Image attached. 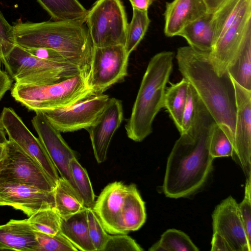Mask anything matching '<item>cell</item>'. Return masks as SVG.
<instances>
[{
	"label": "cell",
	"instance_id": "74e56055",
	"mask_svg": "<svg viewBox=\"0 0 251 251\" xmlns=\"http://www.w3.org/2000/svg\"><path fill=\"white\" fill-rule=\"evenodd\" d=\"M251 179H246L245 196L238 203L240 217L243 222L248 239L251 243Z\"/></svg>",
	"mask_w": 251,
	"mask_h": 251
},
{
	"label": "cell",
	"instance_id": "8d00e7d4",
	"mask_svg": "<svg viewBox=\"0 0 251 251\" xmlns=\"http://www.w3.org/2000/svg\"><path fill=\"white\" fill-rule=\"evenodd\" d=\"M14 26L6 20L0 11V58L5 57L16 45Z\"/></svg>",
	"mask_w": 251,
	"mask_h": 251
},
{
	"label": "cell",
	"instance_id": "52a82bcc",
	"mask_svg": "<svg viewBox=\"0 0 251 251\" xmlns=\"http://www.w3.org/2000/svg\"><path fill=\"white\" fill-rule=\"evenodd\" d=\"M86 24L94 47L126 43L128 26L120 0H98L88 10Z\"/></svg>",
	"mask_w": 251,
	"mask_h": 251
},
{
	"label": "cell",
	"instance_id": "83f0119b",
	"mask_svg": "<svg viewBox=\"0 0 251 251\" xmlns=\"http://www.w3.org/2000/svg\"><path fill=\"white\" fill-rule=\"evenodd\" d=\"M150 251H199L189 236L176 229H169L149 249Z\"/></svg>",
	"mask_w": 251,
	"mask_h": 251
},
{
	"label": "cell",
	"instance_id": "8fae6325",
	"mask_svg": "<svg viewBox=\"0 0 251 251\" xmlns=\"http://www.w3.org/2000/svg\"><path fill=\"white\" fill-rule=\"evenodd\" d=\"M251 34V0H248L237 18L221 32L210 52L211 62L218 75L227 71Z\"/></svg>",
	"mask_w": 251,
	"mask_h": 251
},
{
	"label": "cell",
	"instance_id": "d4e9b609",
	"mask_svg": "<svg viewBox=\"0 0 251 251\" xmlns=\"http://www.w3.org/2000/svg\"><path fill=\"white\" fill-rule=\"evenodd\" d=\"M189 86V82L183 77L178 82L166 87L164 95L163 108L167 110L179 133Z\"/></svg>",
	"mask_w": 251,
	"mask_h": 251
},
{
	"label": "cell",
	"instance_id": "f546056e",
	"mask_svg": "<svg viewBox=\"0 0 251 251\" xmlns=\"http://www.w3.org/2000/svg\"><path fill=\"white\" fill-rule=\"evenodd\" d=\"M150 23L148 10L133 8L131 21L128 24L125 48L130 55L145 36Z\"/></svg>",
	"mask_w": 251,
	"mask_h": 251
},
{
	"label": "cell",
	"instance_id": "277c9868",
	"mask_svg": "<svg viewBox=\"0 0 251 251\" xmlns=\"http://www.w3.org/2000/svg\"><path fill=\"white\" fill-rule=\"evenodd\" d=\"M174 53L163 51L150 59L143 76L125 129L127 137L140 142L152 131L153 120L163 108L166 85L173 71Z\"/></svg>",
	"mask_w": 251,
	"mask_h": 251
},
{
	"label": "cell",
	"instance_id": "ac0fdd59",
	"mask_svg": "<svg viewBox=\"0 0 251 251\" xmlns=\"http://www.w3.org/2000/svg\"><path fill=\"white\" fill-rule=\"evenodd\" d=\"M131 187L122 181L106 185L95 201L92 208L106 231L111 234H120V215L125 198Z\"/></svg>",
	"mask_w": 251,
	"mask_h": 251
},
{
	"label": "cell",
	"instance_id": "e0dca14e",
	"mask_svg": "<svg viewBox=\"0 0 251 251\" xmlns=\"http://www.w3.org/2000/svg\"><path fill=\"white\" fill-rule=\"evenodd\" d=\"M123 119L122 101L114 98H110L98 120L86 129L89 132L94 154L98 163L106 160L112 138Z\"/></svg>",
	"mask_w": 251,
	"mask_h": 251
},
{
	"label": "cell",
	"instance_id": "5bb4252c",
	"mask_svg": "<svg viewBox=\"0 0 251 251\" xmlns=\"http://www.w3.org/2000/svg\"><path fill=\"white\" fill-rule=\"evenodd\" d=\"M212 218L213 233L225 239L231 251H251V243L240 217L238 203L232 197L229 196L216 206Z\"/></svg>",
	"mask_w": 251,
	"mask_h": 251
},
{
	"label": "cell",
	"instance_id": "7402d4cb",
	"mask_svg": "<svg viewBox=\"0 0 251 251\" xmlns=\"http://www.w3.org/2000/svg\"><path fill=\"white\" fill-rule=\"evenodd\" d=\"M146 216L145 202L136 186L131 184L121 210L120 234H127L130 231L138 230L145 223Z\"/></svg>",
	"mask_w": 251,
	"mask_h": 251
},
{
	"label": "cell",
	"instance_id": "bcb514c9",
	"mask_svg": "<svg viewBox=\"0 0 251 251\" xmlns=\"http://www.w3.org/2000/svg\"><path fill=\"white\" fill-rule=\"evenodd\" d=\"M1 64H2V61L0 58V69H1Z\"/></svg>",
	"mask_w": 251,
	"mask_h": 251
},
{
	"label": "cell",
	"instance_id": "60d3db41",
	"mask_svg": "<svg viewBox=\"0 0 251 251\" xmlns=\"http://www.w3.org/2000/svg\"><path fill=\"white\" fill-rule=\"evenodd\" d=\"M12 85L11 77L7 73L0 69V100Z\"/></svg>",
	"mask_w": 251,
	"mask_h": 251
},
{
	"label": "cell",
	"instance_id": "f6af8a7d",
	"mask_svg": "<svg viewBox=\"0 0 251 251\" xmlns=\"http://www.w3.org/2000/svg\"><path fill=\"white\" fill-rule=\"evenodd\" d=\"M5 150V145H0V160L3 157Z\"/></svg>",
	"mask_w": 251,
	"mask_h": 251
},
{
	"label": "cell",
	"instance_id": "cb8c5ba5",
	"mask_svg": "<svg viewBox=\"0 0 251 251\" xmlns=\"http://www.w3.org/2000/svg\"><path fill=\"white\" fill-rule=\"evenodd\" d=\"M54 208L62 219L69 217L83 210V202L72 185L60 177L53 190Z\"/></svg>",
	"mask_w": 251,
	"mask_h": 251
},
{
	"label": "cell",
	"instance_id": "44dd1931",
	"mask_svg": "<svg viewBox=\"0 0 251 251\" xmlns=\"http://www.w3.org/2000/svg\"><path fill=\"white\" fill-rule=\"evenodd\" d=\"M196 50L210 52L215 44L214 14L207 12L186 25L177 35Z\"/></svg>",
	"mask_w": 251,
	"mask_h": 251
},
{
	"label": "cell",
	"instance_id": "d590c367",
	"mask_svg": "<svg viewBox=\"0 0 251 251\" xmlns=\"http://www.w3.org/2000/svg\"><path fill=\"white\" fill-rule=\"evenodd\" d=\"M143 251V249L127 234L109 235L102 251Z\"/></svg>",
	"mask_w": 251,
	"mask_h": 251
},
{
	"label": "cell",
	"instance_id": "4dcf8cb0",
	"mask_svg": "<svg viewBox=\"0 0 251 251\" xmlns=\"http://www.w3.org/2000/svg\"><path fill=\"white\" fill-rule=\"evenodd\" d=\"M61 220L54 207L39 210L26 219L35 231L51 235L61 233Z\"/></svg>",
	"mask_w": 251,
	"mask_h": 251
},
{
	"label": "cell",
	"instance_id": "6da1fadb",
	"mask_svg": "<svg viewBox=\"0 0 251 251\" xmlns=\"http://www.w3.org/2000/svg\"><path fill=\"white\" fill-rule=\"evenodd\" d=\"M214 123L206 110L175 142L168 157L162 185L167 197H189L207 183L213 170L214 158L209 153V141Z\"/></svg>",
	"mask_w": 251,
	"mask_h": 251
},
{
	"label": "cell",
	"instance_id": "836d02e7",
	"mask_svg": "<svg viewBox=\"0 0 251 251\" xmlns=\"http://www.w3.org/2000/svg\"><path fill=\"white\" fill-rule=\"evenodd\" d=\"M37 251H77V249L61 233L55 235L35 231Z\"/></svg>",
	"mask_w": 251,
	"mask_h": 251
},
{
	"label": "cell",
	"instance_id": "d6a6232c",
	"mask_svg": "<svg viewBox=\"0 0 251 251\" xmlns=\"http://www.w3.org/2000/svg\"><path fill=\"white\" fill-rule=\"evenodd\" d=\"M209 153L214 159L233 156V146L223 130L215 122L212 126L209 141Z\"/></svg>",
	"mask_w": 251,
	"mask_h": 251
},
{
	"label": "cell",
	"instance_id": "ee69618b",
	"mask_svg": "<svg viewBox=\"0 0 251 251\" xmlns=\"http://www.w3.org/2000/svg\"><path fill=\"white\" fill-rule=\"evenodd\" d=\"M6 132L4 128L0 121V145H5L8 140L6 138Z\"/></svg>",
	"mask_w": 251,
	"mask_h": 251
},
{
	"label": "cell",
	"instance_id": "f35d334b",
	"mask_svg": "<svg viewBox=\"0 0 251 251\" xmlns=\"http://www.w3.org/2000/svg\"><path fill=\"white\" fill-rule=\"evenodd\" d=\"M25 49L31 54L41 59L54 62L72 63L61 53L52 49L43 48Z\"/></svg>",
	"mask_w": 251,
	"mask_h": 251
},
{
	"label": "cell",
	"instance_id": "7bdbcfd3",
	"mask_svg": "<svg viewBox=\"0 0 251 251\" xmlns=\"http://www.w3.org/2000/svg\"><path fill=\"white\" fill-rule=\"evenodd\" d=\"M133 8L148 10L154 0H129Z\"/></svg>",
	"mask_w": 251,
	"mask_h": 251
},
{
	"label": "cell",
	"instance_id": "b9f144b4",
	"mask_svg": "<svg viewBox=\"0 0 251 251\" xmlns=\"http://www.w3.org/2000/svg\"><path fill=\"white\" fill-rule=\"evenodd\" d=\"M206 7L208 13L214 14L226 0H202Z\"/></svg>",
	"mask_w": 251,
	"mask_h": 251
},
{
	"label": "cell",
	"instance_id": "f1b7e54d",
	"mask_svg": "<svg viewBox=\"0 0 251 251\" xmlns=\"http://www.w3.org/2000/svg\"><path fill=\"white\" fill-rule=\"evenodd\" d=\"M69 168L76 191L85 207L92 208L95 202V195L86 169L80 165L76 157L70 160Z\"/></svg>",
	"mask_w": 251,
	"mask_h": 251
},
{
	"label": "cell",
	"instance_id": "7a4b0ae2",
	"mask_svg": "<svg viewBox=\"0 0 251 251\" xmlns=\"http://www.w3.org/2000/svg\"><path fill=\"white\" fill-rule=\"evenodd\" d=\"M209 54L188 46L179 48L176 58L183 77L195 89L234 148L237 112L234 86L228 71L222 76L217 75Z\"/></svg>",
	"mask_w": 251,
	"mask_h": 251
},
{
	"label": "cell",
	"instance_id": "4fadbf2b",
	"mask_svg": "<svg viewBox=\"0 0 251 251\" xmlns=\"http://www.w3.org/2000/svg\"><path fill=\"white\" fill-rule=\"evenodd\" d=\"M35 112L36 114L31 123L39 139L60 177L67 181L77 192L69 168L70 160L77 158L75 152L69 146L61 132L49 122L42 112Z\"/></svg>",
	"mask_w": 251,
	"mask_h": 251
},
{
	"label": "cell",
	"instance_id": "8992f818",
	"mask_svg": "<svg viewBox=\"0 0 251 251\" xmlns=\"http://www.w3.org/2000/svg\"><path fill=\"white\" fill-rule=\"evenodd\" d=\"M1 61L8 75L19 84L49 85L81 74L90 75L75 64L39 58L18 45Z\"/></svg>",
	"mask_w": 251,
	"mask_h": 251
},
{
	"label": "cell",
	"instance_id": "5b68a950",
	"mask_svg": "<svg viewBox=\"0 0 251 251\" xmlns=\"http://www.w3.org/2000/svg\"><path fill=\"white\" fill-rule=\"evenodd\" d=\"M90 76L79 74L64 81L49 85L15 83L11 94L14 100L29 110L65 108L94 95Z\"/></svg>",
	"mask_w": 251,
	"mask_h": 251
},
{
	"label": "cell",
	"instance_id": "ab89813d",
	"mask_svg": "<svg viewBox=\"0 0 251 251\" xmlns=\"http://www.w3.org/2000/svg\"><path fill=\"white\" fill-rule=\"evenodd\" d=\"M211 244V251H231L227 242L217 233H213Z\"/></svg>",
	"mask_w": 251,
	"mask_h": 251
},
{
	"label": "cell",
	"instance_id": "9c48e42d",
	"mask_svg": "<svg viewBox=\"0 0 251 251\" xmlns=\"http://www.w3.org/2000/svg\"><path fill=\"white\" fill-rule=\"evenodd\" d=\"M129 56L124 45L94 47L89 83L96 95L124 80L128 75Z\"/></svg>",
	"mask_w": 251,
	"mask_h": 251
},
{
	"label": "cell",
	"instance_id": "7c38bea8",
	"mask_svg": "<svg viewBox=\"0 0 251 251\" xmlns=\"http://www.w3.org/2000/svg\"><path fill=\"white\" fill-rule=\"evenodd\" d=\"M9 140L34 159L55 184L60 176L42 143L28 129L22 119L10 107H4L0 116Z\"/></svg>",
	"mask_w": 251,
	"mask_h": 251
},
{
	"label": "cell",
	"instance_id": "4316f807",
	"mask_svg": "<svg viewBox=\"0 0 251 251\" xmlns=\"http://www.w3.org/2000/svg\"><path fill=\"white\" fill-rule=\"evenodd\" d=\"M227 71L237 83L251 91V34L247 37Z\"/></svg>",
	"mask_w": 251,
	"mask_h": 251
},
{
	"label": "cell",
	"instance_id": "3957f363",
	"mask_svg": "<svg viewBox=\"0 0 251 251\" xmlns=\"http://www.w3.org/2000/svg\"><path fill=\"white\" fill-rule=\"evenodd\" d=\"M16 44L24 49L48 48L90 74L94 46L86 22L18 21L13 25Z\"/></svg>",
	"mask_w": 251,
	"mask_h": 251
},
{
	"label": "cell",
	"instance_id": "e575fe53",
	"mask_svg": "<svg viewBox=\"0 0 251 251\" xmlns=\"http://www.w3.org/2000/svg\"><path fill=\"white\" fill-rule=\"evenodd\" d=\"M89 236L95 251H102L109 236L92 208H86Z\"/></svg>",
	"mask_w": 251,
	"mask_h": 251
},
{
	"label": "cell",
	"instance_id": "1f68e13d",
	"mask_svg": "<svg viewBox=\"0 0 251 251\" xmlns=\"http://www.w3.org/2000/svg\"><path fill=\"white\" fill-rule=\"evenodd\" d=\"M207 109L189 83L180 134L188 131Z\"/></svg>",
	"mask_w": 251,
	"mask_h": 251
},
{
	"label": "cell",
	"instance_id": "30bf717a",
	"mask_svg": "<svg viewBox=\"0 0 251 251\" xmlns=\"http://www.w3.org/2000/svg\"><path fill=\"white\" fill-rule=\"evenodd\" d=\"M109 99L106 94L94 95L65 108L37 111L42 112L60 132L86 130L98 120Z\"/></svg>",
	"mask_w": 251,
	"mask_h": 251
},
{
	"label": "cell",
	"instance_id": "ffe728a7",
	"mask_svg": "<svg viewBox=\"0 0 251 251\" xmlns=\"http://www.w3.org/2000/svg\"><path fill=\"white\" fill-rule=\"evenodd\" d=\"M35 231L26 219L10 220L0 226V251H37Z\"/></svg>",
	"mask_w": 251,
	"mask_h": 251
},
{
	"label": "cell",
	"instance_id": "484cf974",
	"mask_svg": "<svg viewBox=\"0 0 251 251\" xmlns=\"http://www.w3.org/2000/svg\"><path fill=\"white\" fill-rule=\"evenodd\" d=\"M54 21L86 22L88 10L77 0H37Z\"/></svg>",
	"mask_w": 251,
	"mask_h": 251
},
{
	"label": "cell",
	"instance_id": "9a60e30c",
	"mask_svg": "<svg viewBox=\"0 0 251 251\" xmlns=\"http://www.w3.org/2000/svg\"><path fill=\"white\" fill-rule=\"evenodd\" d=\"M231 79L237 107L233 154L246 179H251V91L244 88Z\"/></svg>",
	"mask_w": 251,
	"mask_h": 251
},
{
	"label": "cell",
	"instance_id": "603a6c76",
	"mask_svg": "<svg viewBox=\"0 0 251 251\" xmlns=\"http://www.w3.org/2000/svg\"><path fill=\"white\" fill-rule=\"evenodd\" d=\"M60 232L78 251H95L89 234L86 208L62 219Z\"/></svg>",
	"mask_w": 251,
	"mask_h": 251
},
{
	"label": "cell",
	"instance_id": "d6986e66",
	"mask_svg": "<svg viewBox=\"0 0 251 251\" xmlns=\"http://www.w3.org/2000/svg\"><path fill=\"white\" fill-rule=\"evenodd\" d=\"M207 12L202 0H174L167 2L164 13V33L168 37L177 36L187 25Z\"/></svg>",
	"mask_w": 251,
	"mask_h": 251
},
{
	"label": "cell",
	"instance_id": "2e32d148",
	"mask_svg": "<svg viewBox=\"0 0 251 251\" xmlns=\"http://www.w3.org/2000/svg\"><path fill=\"white\" fill-rule=\"evenodd\" d=\"M10 206L28 217L54 207L53 191L47 192L21 183L0 184V206Z\"/></svg>",
	"mask_w": 251,
	"mask_h": 251
},
{
	"label": "cell",
	"instance_id": "ba28073f",
	"mask_svg": "<svg viewBox=\"0 0 251 251\" xmlns=\"http://www.w3.org/2000/svg\"><path fill=\"white\" fill-rule=\"evenodd\" d=\"M21 183L52 192L55 184L41 166L8 140L0 160V184Z\"/></svg>",
	"mask_w": 251,
	"mask_h": 251
}]
</instances>
